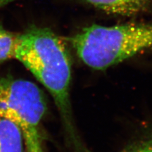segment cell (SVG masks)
Instances as JSON below:
<instances>
[{"instance_id": "cell-1", "label": "cell", "mask_w": 152, "mask_h": 152, "mask_svg": "<svg viewBox=\"0 0 152 152\" xmlns=\"http://www.w3.org/2000/svg\"><path fill=\"white\" fill-rule=\"evenodd\" d=\"M64 41L49 28L32 27L19 35L15 58L51 94L70 145L78 152H88L74 124L70 98L71 61Z\"/></svg>"}, {"instance_id": "cell-2", "label": "cell", "mask_w": 152, "mask_h": 152, "mask_svg": "<svg viewBox=\"0 0 152 152\" xmlns=\"http://www.w3.org/2000/svg\"><path fill=\"white\" fill-rule=\"evenodd\" d=\"M83 62L103 70L152 47V25H93L67 38Z\"/></svg>"}, {"instance_id": "cell-3", "label": "cell", "mask_w": 152, "mask_h": 152, "mask_svg": "<svg viewBox=\"0 0 152 152\" xmlns=\"http://www.w3.org/2000/svg\"><path fill=\"white\" fill-rule=\"evenodd\" d=\"M46 109L45 95L34 83L0 77V117L18 126L26 152H45L42 121Z\"/></svg>"}, {"instance_id": "cell-4", "label": "cell", "mask_w": 152, "mask_h": 152, "mask_svg": "<svg viewBox=\"0 0 152 152\" xmlns=\"http://www.w3.org/2000/svg\"><path fill=\"white\" fill-rule=\"evenodd\" d=\"M105 12L131 16L146 11L151 0H80Z\"/></svg>"}, {"instance_id": "cell-5", "label": "cell", "mask_w": 152, "mask_h": 152, "mask_svg": "<svg viewBox=\"0 0 152 152\" xmlns=\"http://www.w3.org/2000/svg\"><path fill=\"white\" fill-rule=\"evenodd\" d=\"M0 152H26L22 133L15 123L0 117Z\"/></svg>"}, {"instance_id": "cell-6", "label": "cell", "mask_w": 152, "mask_h": 152, "mask_svg": "<svg viewBox=\"0 0 152 152\" xmlns=\"http://www.w3.org/2000/svg\"><path fill=\"white\" fill-rule=\"evenodd\" d=\"M132 152H152V143L141 147Z\"/></svg>"}, {"instance_id": "cell-7", "label": "cell", "mask_w": 152, "mask_h": 152, "mask_svg": "<svg viewBox=\"0 0 152 152\" xmlns=\"http://www.w3.org/2000/svg\"><path fill=\"white\" fill-rule=\"evenodd\" d=\"M15 1H17V0H0V8Z\"/></svg>"}, {"instance_id": "cell-8", "label": "cell", "mask_w": 152, "mask_h": 152, "mask_svg": "<svg viewBox=\"0 0 152 152\" xmlns=\"http://www.w3.org/2000/svg\"><path fill=\"white\" fill-rule=\"evenodd\" d=\"M3 29H4V28L1 25H0V39H1V33L3 31ZM0 64H1V61H0Z\"/></svg>"}]
</instances>
